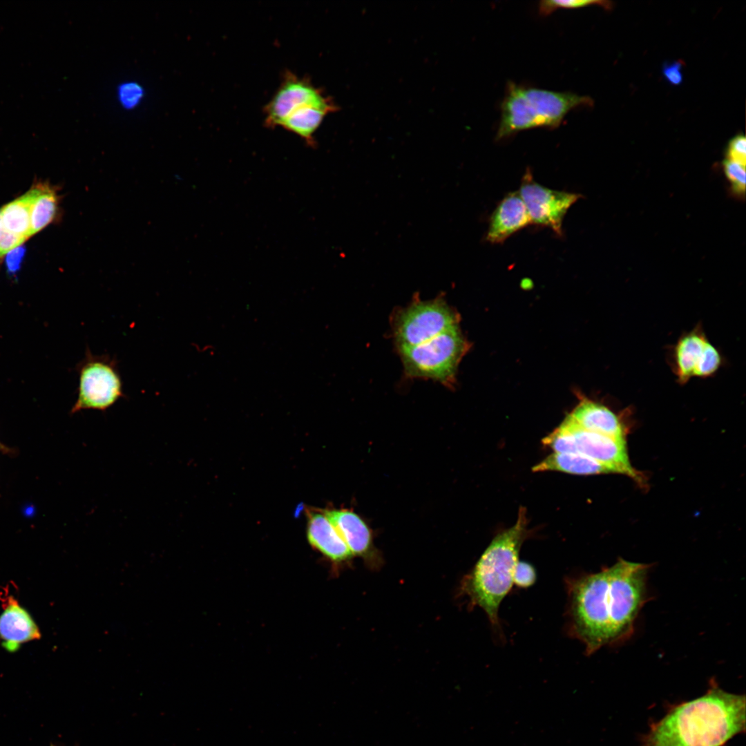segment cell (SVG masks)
Segmentation results:
<instances>
[{
  "label": "cell",
  "mask_w": 746,
  "mask_h": 746,
  "mask_svg": "<svg viewBox=\"0 0 746 746\" xmlns=\"http://www.w3.org/2000/svg\"><path fill=\"white\" fill-rule=\"evenodd\" d=\"M650 564L619 558L611 566L573 580L569 615L573 632L592 654L624 642L647 600Z\"/></svg>",
  "instance_id": "1"
},
{
  "label": "cell",
  "mask_w": 746,
  "mask_h": 746,
  "mask_svg": "<svg viewBox=\"0 0 746 746\" xmlns=\"http://www.w3.org/2000/svg\"><path fill=\"white\" fill-rule=\"evenodd\" d=\"M745 730V696L713 685L653 724L642 746H723Z\"/></svg>",
  "instance_id": "2"
},
{
  "label": "cell",
  "mask_w": 746,
  "mask_h": 746,
  "mask_svg": "<svg viewBox=\"0 0 746 746\" xmlns=\"http://www.w3.org/2000/svg\"><path fill=\"white\" fill-rule=\"evenodd\" d=\"M526 524V510L521 508L515 525L495 537L465 580L466 592L493 625L498 624L499 605L513 584Z\"/></svg>",
  "instance_id": "3"
},
{
  "label": "cell",
  "mask_w": 746,
  "mask_h": 746,
  "mask_svg": "<svg viewBox=\"0 0 746 746\" xmlns=\"http://www.w3.org/2000/svg\"><path fill=\"white\" fill-rule=\"evenodd\" d=\"M592 104V99L587 96L509 82L501 104L496 140L533 128H557L571 110Z\"/></svg>",
  "instance_id": "4"
},
{
  "label": "cell",
  "mask_w": 746,
  "mask_h": 746,
  "mask_svg": "<svg viewBox=\"0 0 746 746\" xmlns=\"http://www.w3.org/2000/svg\"><path fill=\"white\" fill-rule=\"evenodd\" d=\"M554 452L580 454L629 476L643 484L644 476L631 464L626 439L586 430L568 415L561 425L542 440Z\"/></svg>",
  "instance_id": "5"
},
{
  "label": "cell",
  "mask_w": 746,
  "mask_h": 746,
  "mask_svg": "<svg viewBox=\"0 0 746 746\" xmlns=\"http://www.w3.org/2000/svg\"><path fill=\"white\" fill-rule=\"evenodd\" d=\"M468 347L458 327L421 344L396 349L406 376L431 379L450 386Z\"/></svg>",
  "instance_id": "6"
},
{
  "label": "cell",
  "mask_w": 746,
  "mask_h": 746,
  "mask_svg": "<svg viewBox=\"0 0 746 746\" xmlns=\"http://www.w3.org/2000/svg\"><path fill=\"white\" fill-rule=\"evenodd\" d=\"M459 314L442 296L422 300L414 298L393 314L392 327L396 347L415 346L459 327Z\"/></svg>",
  "instance_id": "7"
},
{
  "label": "cell",
  "mask_w": 746,
  "mask_h": 746,
  "mask_svg": "<svg viewBox=\"0 0 746 746\" xmlns=\"http://www.w3.org/2000/svg\"><path fill=\"white\" fill-rule=\"evenodd\" d=\"M124 396L115 359L108 355L93 354L87 350L79 364L77 398L71 412L84 410L106 411Z\"/></svg>",
  "instance_id": "8"
},
{
  "label": "cell",
  "mask_w": 746,
  "mask_h": 746,
  "mask_svg": "<svg viewBox=\"0 0 746 746\" xmlns=\"http://www.w3.org/2000/svg\"><path fill=\"white\" fill-rule=\"evenodd\" d=\"M528 211L531 224L552 229L557 236H563L562 223L569 208L581 194L557 191L545 187L533 179L527 169L522 179L518 191Z\"/></svg>",
  "instance_id": "9"
},
{
  "label": "cell",
  "mask_w": 746,
  "mask_h": 746,
  "mask_svg": "<svg viewBox=\"0 0 746 746\" xmlns=\"http://www.w3.org/2000/svg\"><path fill=\"white\" fill-rule=\"evenodd\" d=\"M306 105H316L332 112L336 106L308 77H301L286 71L276 92L265 107V122L267 127L280 126L292 112Z\"/></svg>",
  "instance_id": "10"
},
{
  "label": "cell",
  "mask_w": 746,
  "mask_h": 746,
  "mask_svg": "<svg viewBox=\"0 0 746 746\" xmlns=\"http://www.w3.org/2000/svg\"><path fill=\"white\" fill-rule=\"evenodd\" d=\"M0 615V642L9 652H15L26 642L41 638L39 629L28 611L12 595L3 599Z\"/></svg>",
  "instance_id": "11"
},
{
  "label": "cell",
  "mask_w": 746,
  "mask_h": 746,
  "mask_svg": "<svg viewBox=\"0 0 746 746\" xmlns=\"http://www.w3.org/2000/svg\"><path fill=\"white\" fill-rule=\"evenodd\" d=\"M530 224V218L519 192L508 193L490 216L486 240L492 244L502 243Z\"/></svg>",
  "instance_id": "12"
},
{
  "label": "cell",
  "mask_w": 746,
  "mask_h": 746,
  "mask_svg": "<svg viewBox=\"0 0 746 746\" xmlns=\"http://www.w3.org/2000/svg\"><path fill=\"white\" fill-rule=\"evenodd\" d=\"M568 415L586 430L625 439L628 425L624 414L615 413L602 403L584 398Z\"/></svg>",
  "instance_id": "13"
},
{
  "label": "cell",
  "mask_w": 746,
  "mask_h": 746,
  "mask_svg": "<svg viewBox=\"0 0 746 746\" xmlns=\"http://www.w3.org/2000/svg\"><path fill=\"white\" fill-rule=\"evenodd\" d=\"M709 343L701 325L679 338L673 350L672 370L680 384L694 377Z\"/></svg>",
  "instance_id": "14"
},
{
  "label": "cell",
  "mask_w": 746,
  "mask_h": 746,
  "mask_svg": "<svg viewBox=\"0 0 746 746\" xmlns=\"http://www.w3.org/2000/svg\"><path fill=\"white\" fill-rule=\"evenodd\" d=\"M325 515L337 530L352 555L365 557L372 548L371 530L364 520L348 509H332Z\"/></svg>",
  "instance_id": "15"
},
{
  "label": "cell",
  "mask_w": 746,
  "mask_h": 746,
  "mask_svg": "<svg viewBox=\"0 0 746 746\" xmlns=\"http://www.w3.org/2000/svg\"><path fill=\"white\" fill-rule=\"evenodd\" d=\"M307 537L312 546L334 562H344L353 556L325 513H309Z\"/></svg>",
  "instance_id": "16"
},
{
  "label": "cell",
  "mask_w": 746,
  "mask_h": 746,
  "mask_svg": "<svg viewBox=\"0 0 746 746\" xmlns=\"http://www.w3.org/2000/svg\"><path fill=\"white\" fill-rule=\"evenodd\" d=\"M533 472L559 471L577 475L616 473L613 468L586 456L553 452L533 467Z\"/></svg>",
  "instance_id": "17"
},
{
  "label": "cell",
  "mask_w": 746,
  "mask_h": 746,
  "mask_svg": "<svg viewBox=\"0 0 746 746\" xmlns=\"http://www.w3.org/2000/svg\"><path fill=\"white\" fill-rule=\"evenodd\" d=\"M30 194V234L40 231L55 218L59 198L54 189L39 184L28 191Z\"/></svg>",
  "instance_id": "18"
},
{
  "label": "cell",
  "mask_w": 746,
  "mask_h": 746,
  "mask_svg": "<svg viewBox=\"0 0 746 746\" xmlns=\"http://www.w3.org/2000/svg\"><path fill=\"white\" fill-rule=\"evenodd\" d=\"M332 111L316 105H306L292 112L280 127L302 138L308 145L314 146V134L324 117Z\"/></svg>",
  "instance_id": "19"
},
{
  "label": "cell",
  "mask_w": 746,
  "mask_h": 746,
  "mask_svg": "<svg viewBox=\"0 0 746 746\" xmlns=\"http://www.w3.org/2000/svg\"><path fill=\"white\" fill-rule=\"evenodd\" d=\"M4 229L25 240L31 236L30 194L28 191L0 209Z\"/></svg>",
  "instance_id": "20"
},
{
  "label": "cell",
  "mask_w": 746,
  "mask_h": 746,
  "mask_svg": "<svg viewBox=\"0 0 746 746\" xmlns=\"http://www.w3.org/2000/svg\"><path fill=\"white\" fill-rule=\"evenodd\" d=\"M144 97V90L137 82L128 81L119 84L117 97L119 104L125 109L132 110L137 107Z\"/></svg>",
  "instance_id": "21"
},
{
  "label": "cell",
  "mask_w": 746,
  "mask_h": 746,
  "mask_svg": "<svg viewBox=\"0 0 746 746\" xmlns=\"http://www.w3.org/2000/svg\"><path fill=\"white\" fill-rule=\"evenodd\" d=\"M591 5H599L606 9H611L612 3L606 1H589V0H545L542 1L539 5V10L542 15H546L558 8H577Z\"/></svg>",
  "instance_id": "22"
},
{
  "label": "cell",
  "mask_w": 746,
  "mask_h": 746,
  "mask_svg": "<svg viewBox=\"0 0 746 746\" xmlns=\"http://www.w3.org/2000/svg\"><path fill=\"white\" fill-rule=\"evenodd\" d=\"M723 167L725 174L731 183L734 191L738 194L744 193L746 177L745 165L727 159L723 162Z\"/></svg>",
  "instance_id": "23"
},
{
  "label": "cell",
  "mask_w": 746,
  "mask_h": 746,
  "mask_svg": "<svg viewBox=\"0 0 746 746\" xmlns=\"http://www.w3.org/2000/svg\"><path fill=\"white\" fill-rule=\"evenodd\" d=\"M536 574L534 568L524 562H518L513 576V583L522 588L531 586L535 581Z\"/></svg>",
  "instance_id": "24"
},
{
  "label": "cell",
  "mask_w": 746,
  "mask_h": 746,
  "mask_svg": "<svg viewBox=\"0 0 746 746\" xmlns=\"http://www.w3.org/2000/svg\"><path fill=\"white\" fill-rule=\"evenodd\" d=\"M727 159L746 165V139L739 134L734 137L729 142Z\"/></svg>",
  "instance_id": "25"
},
{
  "label": "cell",
  "mask_w": 746,
  "mask_h": 746,
  "mask_svg": "<svg viewBox=\"0 0 746 746\" xmlns=\"http://www.w3.org/2000/svg\"><path fill=\"white\" fill-rule=\"evenodd\" d=\"M685 64L681 60L664 63L662 74L664 79L671 85L678 86L683 82L682 68Z\"/></svg>",
  "instance_id": "26"
},
{
  "label": "cell",
  "mask_w": 746,
  "mask_h": 746,
  "mask_svg": "<svg viewBox=\"0 0 746 746\" xmlns=\"http://www.w3.org/2000/svg\"><path fill=\"white\" fill-rule=\"evenodd\" d=\"M25 252V247L20 245L6 254V265L9 274L15 275L19 270Z\"/></svg>",
  "instance_id": "27"
},
{
  "label": "cell",
  "mask_w": 746,
  "mask_h": 746,
  "mask_svg": "<svg viewBox=\"0 0 746 746\" xmlns=\"http://www.w3.org/2000/svg\"><path fill=\"white\" fill-rule=\"evenodd\" d=\"M26 240L4 230L0 238V257L7 254L15 248L22 245Z\"/></svg>",
  "instance_id": "28"
},
{
  "label": "cell",
  "mask_w": 746,
  "mask_h": 746,
  "mask_svg": "<svg viewBox=\"0 0 746 746\" xmlns=\"http://www.w3.org/2000/svg\"><path fill=\"white\" fill-rule=\"evenodd\" d=\"M4 230L5 229H4L3 227L1 220V216H0V238H1V236L3 234V233Z\"/></svg>",
  "instance_id": "29"
},
{
  "label": "cell",
  "mask_w": 746,
  "mask_h": 746,
  "mask_svg": "<svg viewBox=\"0 0 746 746\" xmlns=\"http://www.w3.org/2000/svg\"><path fill=\"white\" fill-rule=\"evenodd\" d=\"M50 746H56V745H54L51 744V745H50Z\"/></svg>",
  "instance_id": "30"
},
{
  "label": "cell",
  "mask_w": 746,
  "mask_h": 746,
  "mask_svg": "<svg viewBox=\"0 0 746 746\" xmlns=\"http://www.w3.org/2000/svg\"><path fill=\"white\" fill-rule=\"evenodd\" d=\"M0 448H1V445H0Z\"/></svg>",
  "instance_id": "31"
}]
</instances>
